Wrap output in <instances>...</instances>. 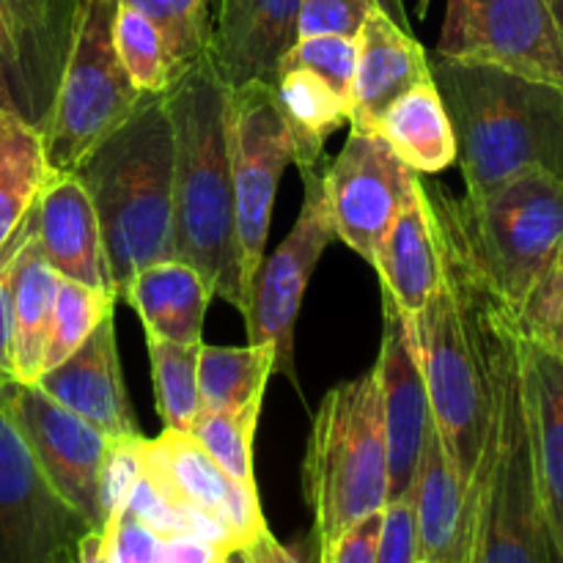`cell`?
Returning a JSON list of instances; mask_svg holds the SVG:
<instances>
[{
	"instance_id": "4fadbf2b",
	"label": "cell",
	"mask_w": 563,
	"mask_h": 563,
	"mask_svg": "<svg viewBox=\"0 0 563 563\" xmlns=\"http://www.w3.org/2000/svg\"><path fill=\"white\" fill-rule=\"evenodd\" d=\"M306 198H302L300 214L286 234V240L275 247L269 258H264L256 278V295H253L251 313L245 317L247 339L251 344L275 346V372L284 374L295 388L300 379L295 372V328L300 317L302 297L313 278L319 258L335 240L333 223H330L328 198H324L322 174L300 170Z\"/></svg>"
},
{
	"instance_id": "7bdbcfd3",
	"label": "cell",
	"mask_w": 563,
	"mask_h": 563,
	"mask_svg": "<svg viewBox=\"0 0 563 563\" xmlns=\"http://www.w3.org/2000/svg\"><path fill=\"white\" fill-rule=\"evenodd\" d=\"M229 550L196 533H159L157 563H229Z\"/></svg>"
},
{
	"instance_id": "ab89813d",
	"label": "cell",
	"mask_w": 563,
	"mask_h": 563,
	"mask_svg": "<svg viewBox=\"0 0 563 563\" xmlns=\"http://www.w3.org/2000/svg\"><path fill=\"white\" fill-rule=\"evenodd\" d=\"M377 563H421V559H418V522L412 495L388 500L383 506Z\"/></svg>"
},
{
	"instance_id": "f546056e",
	"label": "cell",
	"mask_w": 563,
	"mask_h": 563,
	"mask_svg": "<svg viewBox=\"0 0 563 563\" xmlns=\"http://www.w3.org/2000/svg\"><path fill=\"white\" fill-rule=\"evenodd\" d=\"M269 374H275V346H212L198 352V394L203 410H240L264 399Z\"/></svg>"
},
{
	"instance_id": "60d3db41",
	"label": "cell",
	"mask_w": 563,
	"mask_h": 563,
	"mask_svg": "<svg viewBox=\"0 0 563 563\" xmlns=\"http://www.w3.org/2000/svg\"><path fill=\"white\" fill-rule=\"evenodd\" d=\"M113 563H157L159 531L137 520L132 511L121 509L108 517L102 528Z\"/></svg>"
},
{
	"instance_id": "e0dca14e",
	"label": "cell",
	"mask_w": 563,
	"mask_h": 563,
	"mask_svg": "<svg viewBox=\"0 0 563 563\" xmlns=\"http://www.w3.org/2000/svg\"><path fill=\"white\" fill-rule=\"evenodd\" d=\"M374 372L379 379L388 445V500H396L410 495L434 416L410 319L388 297H383V344Z\"/></svg>"
},
{
	"instance_id": "2e32d148",
	"label": "cell",
	"mask_w": 563,
	"mask_h": 563,
	"mask_svg": "<svg viewBox=\"0 0 563 563\" xmlns=\"http://www.w3.org/2000/svg\"><path fill=\"white\" fill-rule=\"evenodd\" d=\"M11 416L49 487L86 520L88 528L102 531L99 489L110 440L49 399L38 385H22L16 379L11 388Z\"/></svg>"
},
{
	"instance_id": "52a82bcc",
	"label": "cell",
	"mask_w": 563,
	"mask_h": 563,
	"mask_svg": "<svg viewBox=\"0 0 563 563\" xmlns=\"http://www.w3.org/2000/svg\"><path fill=\"white\" fill-rule=\"evenodd\" d=\"M319 550L388 504V445L377 372L341 383L319 405L302 467Z\"/></svg>"
},
{
	"instance_id": "b9f144b4",
	"label": "cell",
	"mask_w": 563,
	"mask_h": 563,
	"mask_svg": "<svg viewBox=\"0 0 563 563\" xmlns=\"http://www.w3.org/2000/svg\"><path fill=\"white\" fill-rule=\"evenodd\" d=\"M383 511L363 517L319 550V563H377V539Z\"/></svg>"
},
{
	"instance_id": "3957f363",
	"label": "cell",
	"mask_w": 563,
	"mask_h": 563,
	"mask_svg": "<svg viewBox=\"0 0 563 563\" xmlns=\"http://www.w3.org/2000/svg\"><path fill=\"white\" fill-rule=\"evenodd\" d=\"M456 137L465 196L526 174L563 179V88L482 64L429 58Z\"/></svg>"
},
{
	"instance_id": "d6a6232c",
	"label": "cell",
	"mask_w": 563,
	"mask_h": 563,
	"mask_svg": "<svg viewBox=\"0 0 563 563\" xmlns=\"http://www.w3.org/2000/svg\"><path fill=\"white\" fill-rule=\"evenodd\" d=\"M115 302H119L115 291L93 289V286L77 284L71 278H60L58 295H55L53 328H49L47 352H44V372L60 366L71 352L80 350L88 335L99 328V322L113 313Z\"/></svg>"
},
{
	"instance_id": "d590c367",
	"label": "cell",
	"mask_w": 563,
	"mask_h": 563,
	"mask_svg": "<svg viewBox=\"0 0 563 563\" xmlns=\"http://www.w3.org/2000/svg\"><path fill=\"white\" fill-rule=\"evenodd\" d=\"M357 42L346 36H306L291 44L289 53L280 58L278 69H308L322 77L346 104L352 99L355 82ZM278 75V71H275Z\"/></svg>"
},
{
	"instance_id": "83f0119b",
	"label": "cell",
	"mask_w": 563,
	"mask_h": 563,
	"mask_svg": "<svg viewBox=\"0 0 563 563\" xmlns=\"http://www.w3.org/2000/svg\"><path fill=\"white\" fill-rule=\"evenodd\" d=\"M273 93L291 137V163L300 170L319 168L324 143L350 124V104L308 69H278Z\"/></svg>"
},
{
	"instance_id": "f1b7e54d",
	"label": "cell",
	"mask_w": 563,
	"mask_h": 563,
	"mask_svg": "<svg viewBox=\"0 0 563 563\" xmlns=\"http://www.w3.org/2000/svg\"><path fill=\"white\" fill-rule=\"evenodd\" d=\"M49 174L42 132L0 108V245L22 223Z\"/></svg>"
},
{
	"instance_id": "681fc988",
	"label": "cell",
	"mask_w": 563,
	"mask_h": 563,
	"mask_svg": "<svg viewBox=\"0 0 563 563\" xmlns=\"http://www.w3.org/2000/svg\"><path fill=\"white\" fill-rule=\"evenodd\" d=\"M550 563H563V555L559 553V548L553 544V539H550Z\"/></svg>"
},
{
	"instance_id": "4316f807",
	"label": "cell",
	"mask_w": 563,
	"mask_h": 563,
	"mask_svg": "<svg viewBox=\"0 0 563 563\" xmlns=\"http://www.w3.org/2000/svg\"><path fill=\"white\" fill-rule=\"evenodd\" d=\"M377 132L418 176L440 174L456 163L454 126L432 80L401 93L377 121Z\"/></svg>"
},
{
	"instance_id": "8d00e7d4",
	"label": "cell",
	"mask_w": 563,
	"mask_h": 563,
	"mask_svg": "<svg viewBox=\"0 0 563 563\" xmlns=\"http://www.w3.org/2000/svg\"><path fill=\"white\" fill-rule=\"evenodd\" d=\"M515 324L522 339L563 357V262L555 264L531 291Z\"/></svg>"
},
{
	"instance_id": "7402d4cb",
	"label": "cell",
	"mask_w": 563,
	"mask_h": 563,
	"mask_svg": "<svg viewBox=\"0 0 563 563\" xmlns=\"http://www.w3.org/2000/svg\"><path fill=\"white\" fill-rule=\"evenodd\" d=\"M357 66L350 99V126L377 130L385 110L416 88L432 80L427 49L410 31L396 25L383 9H374L357 33Z\"/></svg>"
},
{
	"instance_id": "277c9868",
	"label": "cell",
	"mask_w": 563,
	"mask_h": 563,
	"mask_svg": "<svg viewBox=\"0 0 563 563\" xmlns=\"http://www.w3.org/2000/svg\"><path fill=\"white\" fill-rule=\"evenodd\" d=\"M75 174L97 209L115 295L141 269L176 258L174 126L165 97H148Z\"/></svg>"
},
{
	"instance_id": "7c38bea8",
	"label": "cell",
	"mask_w": 563,
	"mask_h": 563,
	"mask_svg": "<svg viewBox=\"0 0 563 563\" xmlns=\"http://www.w3.org/2000/svg\"><path fill=\"white\" fill-rule=\"evenodd\" d=\"M11 388L0 377V563H55L91 528L38 471L11 416Z\"/></svg>"
},
{
	"instance_id": "836d02e7",
	"label": "cell",
	"mask_w": 563,
	"mask_h": 563,
	"mask_svg": "<svg viewBox=\"0 0 563 563\" xmlns=\"http://www.w3.org/2000/svg\"><path fill=\"white\" fill-rule=\"evenodd\" d=\"M262 401L253 399L240 410H201L190 434L209 451L214 462L245 487H256L253 476V440H256Z\"/></svg>"
},
{
	"instance_id": "f35d334b",
	"label": "cell",
	"mask_w": 563,
	"mask_h": 563,
	"mask_svg": "<svg viewBox=\"0 0 563 563\" xmlns=\"http://www.w3.org/2000/svg\"><path fill=\"white\" fill-rule=\"evenodd\" d=\"M36 229V203L22 218V223L11 231L9 240L0 245V377L14 379V361H11V302H14V275L20 251Z\"/></svg>"
},
{
	"instance_id": "d4e9b609",
	"label": "cell",
	"mask_w": 563,
	"mask_h": 563,
	"mask_svg": "<svg viewBox=\"0 0 563 563\" xmlns=\"http://www.w3.org/2000/svg\"><path fill=\"white\" fill-rule=\"evenodd\" d=\"M212 297V289L196 267L179 258H165L141 269L124 286L119 300L132 306L152 339L198 346L203 344V317Z\"/></svg>"
},
{
	"instance_id": "4dcf8cb0",
	"label": "cell",
	"mask_w": 563,
	"mask_h": 563,
	"mask_svg": "<svg viewBox=\"0 0 563 563\" xmlns=\"http://www.w3.org/2000/svg\"><path fill=\"white\" fill-rule=\"evenodd\" d=\"M148 361H152L154 399L163 429L190 432L201 416V394H198V352L201 344L187 346L174 341L146 335Z\"/></svg>"
},
{
	"instance_id": "603a6c76",
	"label": "cell",
	"mask_w": 563,
	"mask_h": 563,
	"mask_svg": "<svg viewBox=\"0 0 563 563\" xmlns=\"http://www.w3.org/2000/svg\"><path fill=\"white\" fill-rule=\"evenodd\" d=\"M372 267L377 269L383 284V297H388L407 317L421 311L438 289L443 275V251L438 218L421 176L412 181L399 214L379 242Z\"/></svg>"
},
{
	"instance_id": "d6986e66",
	"label": "cell",
	"mask_w": 563,
	"mask_h": 563,
	"mask_svg": "<svg viewBox=\"0 0 563 563\" xmlns=\"http://www.w3.org/2000/svg\"><path fill=\"white\" fill-rule=\"evenodd\" d=\"M36 385L108 440L141 434L121 374L113 313L99 322L80 350L71 352L60 366L44 372Z\"/></svg>"
},
{
	"instance_id": "8fae6325",
	"label": "cell",
	"mask_w": 563,
	"mask_h": 563,
	"mask_svg": "<svg viewBox=\"0 0 563 563\" xmlns=\"http://www.w3.org/2000/svg\"><path fill=\"white\" fill-rule=\"evenodd\" d=\"M438 55L563 88V36L548 0H449Z\"/></svg>"
},
{
	"instance_id": "30bf717a",
	"label": "cell",
	"mask_w": 563,
	"mask_h": 563,
	"mask_svg": "<svg viewBox=\"0 0 563 563\" xmlns=\"http://www.w3.org/2000/svg\"><path fill=\"white\" fill-rule=\"evenodd\" d=\"M143 476L187 517L196 537L229 553L267 531L258 489L231 478L190 432L163 429L159 438L143 440Z\"/></svg>"
},
{
	"instance_id": "ac0fdd59",
	"label": "cell",
	"mask_w": 563,
	"mask_h": 563,
	"mask_svg": "<svg viewBox=\"0 0 563 563\" xmlns=\"http://www.w3.org/2000/svg\"><path fill=\"white\" fill-rule=\"evenodd\" d=\"M410 495L421 563H476L484 478L467 489L445 454L438 427L429 429Z\"/></svg>"
},
{
	"instance_id": "f907efd6",
	"label": "cell",
	"mask_w": 563,
	"mask_h": 563,
	"mask_svg": "<svg viewBox=\"0 0 563 563\" xmlns=\"http://www.w3.org/2000/svg\"><path fill=\"white\" fill-rule=\"evenodd\" d=\"M429 0H418V16H427Z\"/></svg>"
},
{
	"instance_id": "7dc6e473",
	"label": "cell",
	"mask_w": 563,
	"mask_h": 563,
	"mask_svg": "<svg viewBox=\"0 0 563 563\" xmlns=\"http://www.w3.org/2000/svg\"><path fill=\"white\" fill-rule=\"evenodd\" d=\"M548 5H550V11H553L555 22H559V27H561V36H563V0H548Z\"/></svg>"
},
{
	"instance_id": "5bb4252c",
	"label": "cell",
	"mask_w": 563,
	"mask_h": 563,
	"mask_svg": "<svg viewBox=\"0 0 563 563\" xmlns=\"http://www.w3.org/2000/svg\"><path fill=\"white\" fill-rule=\"evenodd\" d=\"M416 179L377 130L350 126L344 148L322 174L335 240L372 264Z\"/></svg>"
},
{
	"instance_id": "44dd1931",
	"label": "cell",
	"mask_w": 563,
	"mask_h": 563,
	"mask_svg": "<svg viewBox=\"0 0 563 563\" xmlns=\"http://www.w3.org/2000/svg\"><path fill=\"white\" fill-rule=\"evenodd\" d=\"M36 236L60 278L115 291L97 209L80 176L49 170L36 198Z\"/></svg>"
},
{
	"instance_id": "ee69618b",
	"label": "cell",
	"mask_w": 563,
	"mask_h": 563,
	"mask_svg": "<svg viewBox=\"0 0 563 563\" xmlns=\"http://www.w3.org/2000/svg\"><path fill=\"white\" fill-rule=\"evenodd\" d=\"M229 563H302L291 550H286L278 539L267 531L258 533L253 542H247L245 548L231 553Z\"/></svg>"
},
{
	"instance_id": "bcb514c9",
	"label": "cell",
	"mask_w": 563,
	"mask_h": 563,
	"mask_svg": "<svg viewBox=\"0 0 563 563\" xmlns=\"http://www.w3.org/2000/svg\"><path fill=\"white\" fill-rule=\"evenodd\" d=\"M377 3H379V9H383L385 14L396 22V25H401L405 31H412V22H410V16H407L405 0H377Z\"/></svg>"
},
{
	"instance_id": "f6af8a7d",
	"label": "cell",
	"mask_w": 563,
	"mask_h": 563,
	"mask_svg": "<svg viewBox=\"0 0 563 563\" xmlns=\"http://www.w3.org/2000/svg\"><path fill=\"white\" fill-rule=\"evenodd\" d=\"M77 563H113L102 531H86L77 542Z\"/></svg>"
},
{
	"instance_id": "74e56055",
	"label": "cell",
	"mask_w": 563,
	"mask_h": 563,
	"mask_svg": "<svg viewBox=\"0 0 563 563\" xmlns=\"http://www.w3.org/2000/svg\"><path fill=\"white\" fill-rule=\"evenodd\" d=\"M377 0H300L297 38L306 36H346L357 38Z\"/></svg>"
},
{
	"instance_id": "7a4b0ae2",
	"label": "cell",
	"mask_w": 563,
	"mask_h": 563,
	"mask_svg": "<svg viewBox=\"0 0 563 563\" xmlns=\"http://www.w3.org/2000/svg\"><path fill=\"white\" fill-rule=\"evenodd\" d=\"M165 97L174 126V245L212 295L245 311L229 154V86L212 58L192 64Z\"/></svg>"
},
{
	"instance_id": "cb8c5ba5",
	"label": "cell",
	"mask_w": 563,
	"mask_h": 563,
	"mask_svg": "<svg viewBox=\"0 0 563 563\" xmlns=\"http://www.w3.org/2000/svg\"><path fill=\"white\" fill-rule=\"evenodd\" d=\"M520 352L539 500L550 539L563 555V357L526 339Z\"/></svg>"
},
{
	"instance_id": "5b68a950",
	"label": "cell",
	"mask_w": 563,
	"mask_h": 563,
	"mask_svg": "<svg viewBox=\"0 0 563 563\" xmlns=\"http://www.w3.org/2000/svg\"><path fill=\"white\" fill-rule=\"evenodd\" d=\"M427 192L473 273L515 319L563 262V179L526 174L460 201L443 190Z\"/></svg>"
},
{
	"instance_id": "8992f818",
	"label": "cell",
	"mask_w": 563,
	"mask_h": 563,
	"mask_svg": "<svg viewBox=\"0 0 563 563\" xmlns=\"http://www.w3.org/2000/svg\"><path fill=\"white\" fill-rule=\"evenodd\" d=\"M520 330L500 306L493 335V429L484 460L476 563H550L522 383ZM476 471V473H478Z\"/></svg>"
},
{
	"instance_id": "e575fe53",
	"label": "cell",
	"mask_w": 563,
	"mask_h": 563,
	"mask_svg": "<svg viewBox=\"0 0 563 563\" xmlns=\"http://www.w3.org/2000/svg\"><path fill=\"white\" fill-rule=\"evenodd\" d=\"M159 27L170 60L185 75L212 47V0H119Z\"/></svg>"
},
{
	"instance_id": "484cf974",
	"label": "cell",
	"mask_w": 563,
	"mask_h": 563,
	"mask_svg": "<svg viewBox=\"0 0 563 563\" xmlns=\"http://www.w3.org/2000/svg\"><path fill=\"white\" fill-rule=\"evenodd\" d=\"M58 284L60 275L44 258L33 229L16 262L14 302H11V361H14V379L22 385H36L44 372V352L53 328Z\"/></svg>"
},
{
	"instance_id": "ba28073f",
	"label": "cell",
	"mask_w": 563,
	"mask_h": 563,
	"mask_svg": "<svg viewBox=\"0 0 563 563\" xmlns=\"http://www.w3.org/2000/svg\"><path fill=\"white\" fill-rule=\"evenodd\" d=\"M119 0H80L53 110L42 130L49 170L75 174L148 93L132 86L113 42Z\"/></svg>"
},
{
	"instance_id": "c3c4849f",
	"label": "cell",
	"mask_w": 563,
	"mask_h": 563,
	"mask_svg": "<svg viewBox=\"0 0 563 563\" xmlns=\"http://www.w3.org/2000/svg\"><path fill=\"white\" fill-rule=\"evenodd\" d=\"M55 563H77V548L75 550H66V553L60 555V559L55 561Z\"/></svg>"
},
{
	"instance_id": "ffe728a7",
	"label": "cell",
	"mask_w": 563,
	"mask_h": 563,
	"mask_svg": "<svg viewBox=\"0 0 563 563\" xmlns=\"http://www.w3.org/2000/svg\"><path fill=\"white\" fill-rule=\"evenodd\" d=\"M297 16L300 0H218L209 58L225 86H273L280 58L297 42Z\"/></svg>"
},
{
	"instance_id": "6da1fadb",
	"label": "cell",
	"mask_w": 563,
	"mask_h": 563,
	"mask_svg": "<svg viewBox=\"0 0 563 563\" xmlns=\"http://www.w3.org/2000/svg\"><path fill=\"white\" fill-rule=\"evenodd\" d=\"M438 234L443 275L427 306L407 319L434 427L451 465L471 489L493 429V335L500 302L478 280L440 218Z\"/></svg>"
},
{
	"instance_id": "9a60e30c",
	"label": "cell",
	"mask_w": 563,
	"mask_h": 563,
	"mask_svg": "<svg viewBox=\"0 0 563 563\" xmlns=\"http://www.w3.org/2000/svg\"><path fill=\"white\" fill-rule=\"evenodd\" d=\"M80 0H0V108L44 130Z\"/></svg>"
},
{
	"instance_id": "1f68e13d",
	"label": "cell",
	"mask_w": 563,
	"mask_h": 563,
	"mask_svg": "<svg viewBox=\"0 0 563 563\" xmlns=\"http://www.w3.org/2000/svg\"><path fill=\"white\" fill-rule=\"evenodd\" d=\"M113 42L121 66L137 91L148 93V97H163L181 77V71L170 60L159 27L132 5L119 3L115 9Z\"/></svg>"
},
{
	"instance_id": "9c48e42d",
	"label": "cell",
	"mask_w": 563,
	"mask_h": 563,
	"mask_svg": "<svg viewBox=\"0 0 563 563\" xmlns=\"http://www.w3.org/2000/svg\"><path fill=\"white\" fill-rule=\"evenodd\" d=\"M229 154L234 187V225L240 245V286L251 313L256 278L267 258L275 190L291 163V137L275 104L273 86L245 82L229 88Z\"/></svg>"
}]
</instances>
